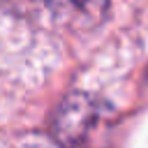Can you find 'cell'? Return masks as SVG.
I'll return each mask as SVG.
<instances>
[{"mask_svg":"<svg viewBox=\"0 0 148 148\" xmlns=\"http://www.w3.org/2000/svg\"><path fill=\"white\" fill-rule=\"evenodd\" d=\"M51 14L69 28H92L97 25L109 7V0H42Z\"/></svg>","mask_w":148,"mask_h":148,"instance_id":"cell-2","label":"cell"},{"mask_svg":"<svg viewBox=\"0 0 148 148\" xmlns=\"http://www.w3.org/2000/svg\"><path fill=\"white\" fill-rule=\"evenodd\" d=\"M99 104L88 92H69L51 118V134L60 148H76L95 125Z\"/></svg>","mask_w":148,"mask_h":148,"instance_id":"cell-1","label":"cell"},{"mask_svg":"<svg viewBox=\"0 0 148 148\" xmlns=\"http://www.w3.org/2000/svg\"><path fill=\"white\" fill-rule=\"evenodd\" d=\"M42 0H0V9L14 12V14H28L32 12Z\"/></svg>","mask_w":148,"mask_h":148,"instance_id":"cell-3","label":"cell"}]
</instances>
